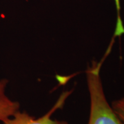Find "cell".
Returning a JSON list of instances; mask_svg holds the SVG:
<instances>
[{"label":"cell","instance_id":"obj_1","mask_svg":"<svg viewBox=\"0 0 124 124\" xmlns=\"http://www.w3.org/2000/svg\"><path fill=\"white\" fill-rule=\"evenodd\" d=\"M110 51L108 48L101 62H93L85 72L90 103L88 124H124L108 101L100 77L103 62Z\"/></svg>","mask_w":124,"mask_h":124},{"label":"cell","instance_id":"obj_2","mask_svg":"<svg viewBox=\"0 0 124 124\" xmlns=\"http://www.w3.org/2000/svg\"><path fill=\"white\" fill-rule=\"evenodd\" d=\"M73 90L64 91L61 94L57 101L48 112L39 118H35L30 115L26 111H17L13 116L4 121L3 124H69L66 121L53 119L52 116L58 110L63 108L66 99L72 93Z\"/></svg>","mask_w":124,"mask_h":124},{"label":"cell","instance_id":"obj_3","mask_svg":"<svg viewBox=\"0 0 124 124\" xmlns=\"http://www.w3.org/2000/svg\"><path fill=\"white\" fill-rule=\"evenodd\" d=\"M8 82L6 79H0V121L1 122L13 116L20 108L19 102L10 99L6 94Z\"/></svg>","mask_w":124,"mask_h":124},{"label":"cell","instance_id":"obj_4","mask_svg":"<svg viewBox=\"0 0 124 124\" xmlns=\"http://www.w3.org/2000/svg\"><path fill=\"white\" fill-rule=\"evenodd\" d=\"M115 3L116 8V23L115 31L114 34V37H121L124 34V27L123 24V22L121 17V4L120 0H114Z\"/></svg>","mask_w":124,"mask_h":124},{"label":"cell","instance_id":"obj_5","mask_svg":"<svg viewBox=\"0 0 124 124\" xmlns=\"http://www.w3.org/2000/svg\"><path fill=\"white\" fill-rule=\"evenodd\" d=\"M111 106L124 124V97L112 102Z\"/></svg>","mask_w":124,"mask_h":124}]
</instances>
